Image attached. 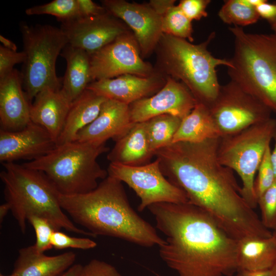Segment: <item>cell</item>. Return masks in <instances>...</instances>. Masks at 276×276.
<instances>
[{
    "label": "cell",
    "instance_id": "cell-1",
    "mask_svg": "<svg viewBox=\"0 0 276 276\" xmlns=\"http://www.w3.org/2000/svg\"><path fill=\"white\" fill-rule=\"evenodd\" d=\"M219 138L177 142L157 150L164 175L231 237L267 238L272 232L242 196L234 171L219 161Z\"/></svg>",
    "mask_w": 276,
    "mask_h": 276
},
{
    "label": "cell",
    "instance_id": "cell-2",
    "mask_svg": "<svg viewBox=\"0 0 276 276\" xmlns=\"http://www.w3.org/2000/svg\"><path fill=\"white\" fill-rule=\"evenodd\" d=\"M166 237L160 258L178 276H232L238 271L237 240L189 202L147 208Z\"/></svg>",
    "mask_w": 276,
    "mask_h": 276
},
{
    "label": "cell",
    "instance_id": "cell-3",
    "mask_svg": "<svg viewBox=\"0 0 276 276\" xmlns=\"http://www.w3.org/2000/svg\"><path fill=\"white\" fill-rule=\"evenodd\" d=\"M59 203L75 223L96 237L117 238L146 247L165 242L132 208L122 182L109 175L87 193L60 194Z\"/></svg>",
    "mask_w": 276,
    "mask_h": 276
},
{
    "label": "cell",
    "instance_id": "cell-4",
    "mask_svg": "<svg viewBox=\"0 0 276 276\" xmlns=\"http://www.w3.org/2000/svg\"><path fill=\"white\" fill-rule=\"evenodd\" d=\"M0 178L4 184L6 202L21 232L26 231V221L31 216L48 220L55 231L61 228L72 233L96 237L91 233L76 226L62 210L60 193L42 172L14 162L2 163Z\"/></svg>",
    "mask_w": 276,
    "mask_h": 276
},
{
    "label": "cell",
    "instance_id": "cell-5",
    "mask_svg": "<svg viewBox=\"0 0 276 276\" xmlns=\"http://www.w3.org/2000/svg\"><path fill=\"white\" fill-rule=\"evenodd\" d=\"M215 36V32H212L205 41L195 44L163 33L155 50L156 71L165 77L180 81L197 103L208 107L217 97L221 86L216 67L232 65L229 59L216 58L209 51L208 47Z\"/></svg>",
    "mask_w": 276,
    "mask_h": 276
},
{
    "label": "cell",
    "instance_id": "cell-6",
    "mask_svg": "<svg viewBox=\"0 0 276 276\" xmlns=\"http://www.w3.org/2000/svg\"><path fill=\"white\" fill-rule=\"evenodd\" d=\"M229 30L234 37L231 80L276 113V34L246 33L238 26Z\"/></svg>",
    "mask_w": 276,
    "mask_h": 276
},
{
    "label": "cell",
    "instance_id": "cell-7",
    "mask_svg": "<svg viewBox=\"0 0 276 276\" xmlns=\"http://www.w3.org/2000/svg\"><path fill=\"white\" fill-rule=\"evenodd\" d=\"M108 151L106 144L75 141L56 145L45 155L22 164L44 173L60 194H83L95 190L98 180L107 177V171L97 159Z\"/></svg>",
    "mask_w": 276,
    "mask_h": 276
},
{
    "label": "cell",
    "instance_id": "cell-8",
    "mask_svg": "<svg viewBox=\"0 0 276 276\" xmlns=\"http://www.w3.org/2000/svg\"><path fill=\"white\" fill-rule=\"evenodd\" d=\"M20 31L26 55L21 72L23 87L31 103L44 89L61 88L62 80L57 76L56 63L68 40L60 28L49 25L22 22Z\"/></svg>",
    "mask_w": 276,
    "mask_h": 276
},
{
    "label": "cell",
    "instance_id": "cell-9",
    "mask_svg": "<svg viewBox=\"0 0 276 276\" xmlns=\"http://www.w3.org/2000/svg\"><path fill=\"white\" fill-rule=\"evenodd\" d=\"M276 131V119L270 118L218 140V157L241 179L242 196L252 209L258 206L255 175Z\"/></svg>",
    "mask_w": 276,
    "mask_h": 276
},
{
    "label": "cell",
    "instance_id": "cell-10",
    "mask_svg": "<svg viewBox=\"0 0 276 276\" xmlns=\"http://www.w3.org/2000/svg\"><path fill=\"white\" fill-rule=\"evenodd\" d=\"M221 136L238 132L271 118V110L236 82L221 85L209 107ZM220 136V137H221Z\"/></svg>",
    "mask_w": 276,
    "mask_h": 276
},
{
    "label": "cell",
    "instance_id": "cell-11",
    "mask_svg": "<svg viewBox=\"0 0 276 276\" xmlns=\"http://www.w3.org/2000/svg\"><path fill=\"white\" fill-rule=\"evenodd\" d=\"M107 171L108 175L125 182L135 192L140 199L139 212L157 203L188 202L185 192L164 175L157 158L139 166L110 163Z\"/></svg>",
    "mask_w": 276,
    "mask_h": 276
},
{
    "label": "cell",
    "instance_id": "cell-12",
    "mask_svg": "<svg viewBox=\"0 0 276 276\" xmlns=\"http://www.w3.org/2000/svg\"><path fill=\"white\" fill-rule=\"evenodd\" d=\"M90 62L92 82L125 74L149 77L157 73L155 67L143 60L131 30L90 54Z\"/></svg>",
    "mask_w": 276,
    "mask_h": 276
},
{
    "label": "cell",
    "instance_id": "cell-13",
    "mask_svg": "<svg viewBox=\"0 0 276 276\" xmlns=\"http://www.w3.org/2000/svg\"><path fill=\"white\" fill-rule=\"evenodd\" d=\"M61 23L60 28L67 37L68 44L89 55L130 30L123 21L108 11L103 14L78 17Z\"/></svg>",
    "mask_w": 276,
    "mask_h": 276
},
{
    "label": "cell",
    "instance_id": "cell-14",
    "mask_svg": "<svg viewBox=\"0 0 276 276\" xmlns=\"http://www.w3.org/2000/svg\"><path fill=\"white\" fill-rule=\"evenodd\" d=\"M166 78L165 84L156 94L129 105L132 123L145 122L163 114L182 120L194 108L197 101L187 86L170 77Z\"/></svg>",
    "mask_w": 276,
    "mask_h": 276
},
{
    "label": "cell",
    "instance_id": "cell-15",
    "mask_svg": "<svg viewBox=\"0 0 276 276\" xmlns=\"http://www.w3.org/2000/svg\"><path fill=\"white\" fill-rule=\"evenodd\" d=\"M102 6L123 21L133 32L143 58L150 55L163 34L162 17L146 4L124 0L101 1Z\"/></svg>",
    "mask_w": 276,
    "mask_h": 276
},
{
    "label": "cell",
    "instance_id": "cell-16",
    "mask_svg": "<svg viewBox=\"0 0 276 276\" xmlns=\"http://www.w3.org/2000/svg\"><path fill=\"white\" fill-rule=\"evenodd\" d=\"M57 144L43 127L31 122L19 130H0V161L35 160L49 153Z\"/></svg>",
    "mask_w": 276,
    "mask_h": 276
},
{
    "label": "cell",
    "instance_id": "cell-17",
    "mask_svg": "<svg viewBox=\"0 0 276 276\" xmlns=\"http://www.w3.org/2000/svg\"><path fill=\"white\" fill-rule=\"evenodd\" d=\"M166 82V77L158 72L149 77L125 74L93 81L87 89L107 99L130 105L154 95L164 86Z\"/></svg>",
    "mask_w": 276,
    "mask_h": 276
},
{
    "label": "cell",
    "instance_id": "cell-18",
    "mask_svg": "<svg viewBox=\"0 0 276 276\" xmlns=\"http://www.w3.org/2000/svg\"><path fill=\"white\" fill-rule=\"evenodd\" d=\"M31 103L23 88L21 72L14 69L0 79L1 129L19 130L31 121Z\"/></svg>",
    "mask_w": 276,
    "mask_h": 276
},
{
    "label": "cell",
    "instance_id": "cell-19",
    "mask_svg": "<svg viewBox=\"0 0 276 276\" xmlns=\"http://www.w3.org/2000/svg\"><path fill=\"white\" fill-rule=\"evenodd\" d=\"M129 105L110 99L103 104L97 118L78 134L75 141L96 145L114 141L133 125Z\"/></svg>",
    "mask_w": 276,
    "mask_h": 276
},
{
    "label": "cell",
    "instance_id": "cell-20",
    "mask_svg": "<svg viewBox=\"0 0 276 276\" xmlns=\"http://www.w3.org/2000/svg\"><path fill=\"white\" fill-rule=\"evenodd\" d=\"M72 103L61 88L44 89L31 103V121L43 127L57 144Z\"/></svg>",
    "mask_w": 276,
    "mask_h": 276
},
{
    "label": "cell",
    "instance_id": "cell-21",
    "mask_svg": "<svg viewBox=\"0 0 276 276\" xmlns=\"http://www.w3.org/2000/svg\"><path fill=\"white\" fill-rule=\"evenodd\" d=\"M76 259L73 251L47 256L33 245L18 250L12 273L17 276H59L74 265Z\"/></svg>",
    "mask_w": 276,
    "mask_h": 276
},
{
    "label": "cell",
    "instance_id": "cell-22",
    "mask_svg": "<svg viewBox=\"0 0 276 276\" xmlns=\"http://www.w3.org/2000/svg\"><path fill=\"white\" fill-rule=\"evenodd\" d=\"M115 142L107 155L110 163L139 166L150 163L154 156L150 149L145 122L133 123Z\"/></svg>",
    "mask_w": 276,
    "mask_h": 276
},
{
    "label": "cell",
    "instance_id": "cell-23",
    "mask_svg": "<svg viewBox=\"0 0 276 276\" xmlns=\"http://www.w3.org/2000/svg\"><path fill=\"white\" fill-rule=\"evenodd\" d=\"M107 99L86 88L72 102L57 145L75 141L79 132L97 118Z\"/></svg>",
    "mask_w": 276,
    "mask_h": 276
},
{
    "label": "cell",
    "instance_id": "cell-24",
    "mask_svg": "<svg viewBox=\"0 0 276 276\" xmlns=\"http://www.w3.org/2000/svg\"><path fill=\"white\" fill-rule=\"evenodd\" d=\"M60 55L66 63L61 89L73 102L92 82L90 55L82 49L67 44Z\"/></svg>",
    "mask_w": 276,
    "mask_h": 276
},
{
    "label": "cell",
    "instance_id": "cell-25",
    "mask_svg": "<svg viewBox=\"0 0 276 276\" xmlns=\"http://www.w3.org/2000/svg\"><path fill=\"white\" fill-rule=\"evenodd\" d=\"M237 257L239 270H269L276 260V238L272 235L238 240Z\"/></svg>",
    "mask_w": 276,
    "mask_h": 276
},
{
    "label": "cell",
    "instance_id": "cell-26",
    "mask_svg": "<svg viewBox=\"0 0 276 276\" xmlns=\"http://www.w3.org/2000/svg\"><path fill=\"white\" fill-rule=\"evenodd\" d=\"M220 136L209 108L197 103L191 112L182 120L172 143H199Z\"/></svg>",
    "mask_w": 276,
    "mask_h": 276
},
{
    "label": "cell",
    "instance_id": "cell-27",
    "mask_svg": "<svg viewBox=\"0 0 276 276\" xmlns=\"http://www.w3.org/2000/svg\"><path fill=\"white\" fill-rule=\"evenodd\" d=\"M181 121L175 116L163 114L145 121L150 149L154 153L172 143Z\"/></svg>",
    "mask_w": 276,
    "mask_h": 276
},
{
    "label": "cell",
    "instance_id": "cell-28",
    "mask_svg": "<svg viewBox=\"0 0 276 276\" xmlns=\"http://www.w3.org/2000/svg\"><path fill=\"white\" fill-rule=\"evenodd\" d=\"M218 15L224 23L241 27L255 24L260 18L248 0L225 1Z\"/></svg>",
    "mask_w": 276,
    "mask_h": 276
},
{
    "label": "cell",
    "instance_id": "cell-29",
    "mask_svg": "<svg viewBox=\"0 0 276 276\" xmlns=\"http://www.w3.org/2000/svg\"><path fill=\"white\" fill-rule=\"evenodd\" d=\"M164 34L193 41L192 21L182 12L178 5L171 7L162 17Z\"/></svg>",
    "mask_w": 276,
    "mask_h": 276
},
{
    "label": "cell",
    "instance_id": "cell-30",
    "mask_svg": "<svg viewBox=\"0 0 276 276\" xmlns=\"http://www.w3.org/2000/svg\"><path fill=\"white\" fill-rule=\"evenodd\" d=\"M25 13L28 15H53L61 22L79 17L77 0H53L45 4L29 7Z\"/></svg>",
    "mask_w": 276,
    "mask_h": 276
},
{
    "label": "cell",
    "instance_id": "cell-31",
    "mask_svg": "<svg viewBox=\"0 0 276 276\" xmlns=\"http://www.w3.org/2000/svg\"><path fill=\"white\" fill-rule=\"evenodd\" d=\"M261 220L268 229H276V179L258 198Z\"/></svg>",
    "mask_w": 276,
    "mask_h": 276
},
{
    "label": "cell",
    "instance_id": "cell-32",
    "mask_svg": "<svg viewBox=\"0 0 276 276\" xmlns=\"http://www.w3.org/2000/svg\"><path fill=\"white\" fill-rule=\"evenodd\" d=\"M271 149L268 146L264 153L257 171L255 180V191L258 198L268 189L275 180V177L271 160Z\"/></svg>",
    "mask_w": 276,
    "mask_h": 276
},
{
    "label": "cell",
    "instance_id": "cell-33",
    "mask_svg": "<svg viewBox=\"0 0 276 276\" xmlns=\"http://www.w3.org/2000/svg\"><path fill=\"white\" fill-rule=\"evenodd\" d=\"M28 221L35 230L36 239L34 245L36 249L44 252L53 248L51 237L55 230L50 222L45 218L34 215L29 217Z\"/></svg>",
    "mask_w": 276,
    "mask_h": 276
},
{
    "label": "cell",
    "instance_id": "cell-34",
    "mask_svg": "<svg viewBox=\"0 0 276 276\" xmlns=\"http://www.w3.org/2000/svg\"><path fill=\"white\" fill-rule=\"evenodd\" d=\"M53 248L62 249L67 248L87 250L95 248L96 242L87 237H74L60 231H55L51 237Z\"/></svg>",
    "mask_w": 276,
    "mask_h": 276
},
{
    "label": "cell",
    "instance_id": "cell-35",
    "mask_svg": "<svg viewBox=\"0 0 276 276\" xmlns=\"http://www.w3.org/2000/svg\"><path fill=\"white\" fill-rule=\"evenodd\" d=\"M26 58L25 52L14 51L2 45L0 46V79L10 73L14 65L24 63Z\"/></svg>",
    "mask_w": 276,
    "mask_h": 276
},
{
    "label": "cell",
    "instance_id": "cell-36",
    "mask_svg": "<svg viewBox=\"0 0 276 276\" xmlns=\"http://www.w3.org/2000/svg\"><path fill=\"white\" fill-rule=\"evenodd\" d=\"M210 0H181L178 6L183 14L192 21L208 16L206 11Z\"/></svg>",
    "mask_w": 276,
    "mask_h": 276
},
{
    "label": "cell",
    "instance_id": "cell-37",
    "mask_svg": "<svg viewBox=\"0 0 276 276\" xmlns=\"http://www.w3.org/2000/svg\"><path fill=\"white\" fill-rule=\"evenodd\" d=\"M79 276H121L112 265L93 259L82 266Z\"/></svg>",
    "mask_w": 276,
    "mask_h": 276
},
{
    "label": "cell",
    "instance_id": "cell-38",
    "mask_svg": "<svg viewBox=\"0 0 276 276\" xmlns=\"http://www.w3.org/2000/svg\"><path fill=\"white\" fill-rule=\"evenodd\" d=\"M77 1L79 17L97 16L107 12L105 7L98 5L91 0Z\"/></svg>",
    "mask_w": 276,
    "mask_h": 276
},
{
    "label": "cell",
    "instance_id": "cell-39",
    "mask_svg": "<svg viewBox=\"0 0 276 276\" xmlns=\"http://www.w3.org/2000/svg\"><path fill=\"white\" fill-rule=\"evenodd\" d=\"M256 9L260 17L268 22L276 18V2L269 3L266 0H262Z\"/></svg>",
    "mask_w": 276,
    "mask_h": 276
},
{
    "label": "cell",
    "instance_id": "cell-40",
    "mask_svg": "<svg viewBox=\"0 0 276 276\" xmlns=\"http://www.w3.org/2000/svg\"><path fill=\"white\" fill-rule=\"evenodd\" d=\"M175 2L174 0H150L148 4L158 15L162 17L175 5Z\"/></svg>",
    "mask_w": 276,
    "mask_h": 276
},
{
    "label": "cell",
    "instance_id": "cell-41",
    "mask_svg": "<svg viewBox=\"0 0 276 276\" xmlns=\"http://www.w3.org/2000/svg\"><path fill=\"white\" fill-rule=\"evenodd\" d=\"M236 276H269V270L250 271L239 270Z\"/></svg>",
    "mask_w": 276,
    "mask_h": 276
},
{
    "label": "cell",
    "instance_id": "cell-42",
    "mask_svg": "<svg viewBox=\"0 0 276 276\" xmlns=\"http://www.w3.org/2000/svg\"><path fill=\"white\" fill-rule=\"evenodd\" d=\"M82 266L80 264H74L66 271L59 276H79Z\"/></svg>",
    "mask_w": 276,
    "mask_h": 276
},
{
    "label": "cell",
    "instance_id": "cell-43",
    "mask_svg": "<svg viewBox=\"0 0 276 276\" xmlns=\"http://www.w3.org/2000/svg\"><path fill=\"white\" fill-rule=\"evenodd\" d=\"M0 41L2 43V46L5 47V48L14 51H17L16 45L10 39L1 35Z\"/></svg>",
    "mask_w": 276,
    "mask_h": 276
},
{
    "label": "cell",
    "instance_id": "cell-44",
    "mask_svg": "<svg viewBox=\"0 0 276 276\" xmlns=\"http://www.w3.org/2000/svg\"><path fill=\"white\" fill-rule=\"evenodd\" d=\"M10 211V208L8 203L5 202L0 206V223L2 224L4 219L7 215L9 211Z\"/></svg>",
    "mask_w": 276,
    "mask_h": 276
},
{
    "label": "cell",
    "instance_id": "cell-45",
    "mask_svg": "<svg viewBox=\"0 0 276 276\" xmlns=\"http://www.w3.org/2000/svg\"><path fill=\"white\" fill-rule=\"evenodd\" d=\"M273 139L274 140V146L273 150L271 152V160L274 171L276 179V131L274 134Z\"/></svg>",
    "mask_w": 276,
    "mask_h": 276
},
{
    "label": "cell",
    "instance_id": "cell-46",
    "mask_svg": "<svg viewBox=\"0 0 276 276\" xmlns=\"http://www.w3.org/2000/svg\"><path fill=\"white\" fill-rule=\"evenodd\" d=\"M269 270V276H276V260Z\"/></svg>",
    "mask_w": 276,
    "mask_h": 276
},
{
    "label": "cell",
    "instance_id": "cell-47",
    "mask_svg": "<svg viewBox=\"0 0 276 276\" xmlns=\"http://www.w3.org/2000/svg\"><path fill=\"white\" fill-rule=\"evenodd\" d=\"M268 22L269 23L271 29L273 30V33L276 34V18Z\"/></svg>",
    "mask_w": 276,
    "mask_h": 276
},
{
    "label": "cell",
    "instance_id": "cell-48",
    "mask_svg": "<svg viewBox=\"0 0 276 276\" xmlns=\"http://www.w3.org/2000/svg\"><path fill=\"white\" fill-rule=\"evenodd\" d=\"M0 276H17V275H16L14 273H12V274H10V275H4L2 273H1L0 274Z\"/></svg>",
    "mask_w": 276,
    "mask_h": 276
},
{
    "label": "cell",
    "instance_id": "cell-49",
    "mask_svg": "<svg viewBox=\"0 0 276 276\" xmlns=\"http://www.w3.org/2000/svg\"><path fill=\"white\" fill-rule=\"evenodd\" d=\"M272 233V235L276 238V229L273 231Z\"/></svg>",
    "mask_w": 276,
    "mask_h": 276
}]
</instances>
